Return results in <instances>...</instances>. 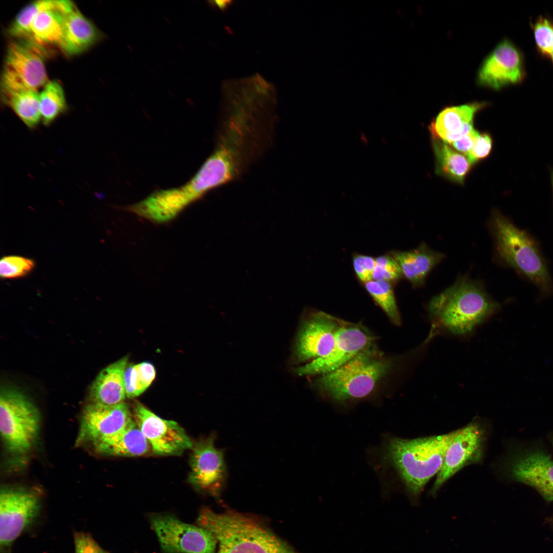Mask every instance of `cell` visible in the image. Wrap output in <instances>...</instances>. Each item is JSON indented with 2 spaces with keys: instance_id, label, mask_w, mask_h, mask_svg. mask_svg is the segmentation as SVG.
Returning a JSON list of instances; mask_svg holds the SVG:
<instances>
[{
  "instance_id": "6da1fadb",
  "label": "cell",
  "mask_w": 553,
  "mask_h": 553,
  "mask_svg": "<svg viewBox=\"0 0 553 553\" xmlns=\"http://www.w3.org/2000/svg\"><path fill=\"white\" fill-rule=\"evenodd\" d=\"M196 524L210 531L219 548L217 553H298L258 517L227 510L216 513L202 508Z\"/></svg>"
},
{
  "instance_id": "7a4b0ae2",
  "label": "cell",
  "mask_w": 553,
  "mask_h": 553,
  "mask_svg": "<svg viewBox=\"0 0 553 553\" xmlns=\"http://www.w3.org/2000/svg\"><path fill=\"white\" fill-rule=\"evenodd\" d=\"M500 308L479 283L465 277L434 296L428 305L432 326L452 334L472 332Z\"/></svg>"
},
{
  "instance_id": "3957f363",
  "label": "cell",
  "mask_w": 553,
  "mask_h": 553,
  "mask_svg": "<svg viewBox=\"0 0 553 553\" xmlns=\"http://www.w3.org/2000/svg\"><path fill=\"white\" fill-rule=\"evenodd\" d=\"M458 431L412 439L394 438L389 442L388 458L412 496L418 497L430 479L439 473Z\"/></svg>"
},
{
  "instance_id": "277c9868",
  "label": "cell",
  "mask_w": 553,
  "mask_h": 553,
  "mask_svg": "<svg viewBox=\"0 0 553 553\" xmlns=\"http://www.w3.org/2000/svg\"><path fill=\"white\" fill-rule=\"evenodd\" d=\"M393 365L392 360L383 356L374 345L340 368L321 375L314 385L337 401L363 398L374 390Z\"/></svg>"
},
{
  "instance_id": "5b68a950",
  "label": "cell",
  "mask_w": 553,
  "mask_h": 553,
  "mask_svg": "<svg viewBox=\"0 0 553 553\" xmlns=\"http://www.w3.org/2000/svg\"><path fill=\"white\" fill-rule=\"evenodd\" d=\"M491 223L501 260L528 279L543 292H551L552 283L548 270L535 241L499 212L494 214Z\"/></svg>"
},
{
  "instance_id": "8992f818",
  "label": "cell",
  "mask_w": 553,
  "mask_h": 553,
  "mask_svg": "<svg viewBox=\"0 0 553 553\" xmlns=\"http://www.w3.org/2000/svg\"><path fill=\"white\" fill-rule=\"evenodd\" d=\"M40 415L35 406L20 391L1 389L0 431L7 449L15 454L30 451L37 438Z\"/></svg>"
},
{
  "instance_id": "52a82bcc",
  "label": "cell",
  "mask_w": 553,
  "mask_h": 553,
  "mask_svg": "<svg viewBox=\"0 0 553 553\" xmlns=\"http://www.w3.org/2000/svg\"><path fill=\"white\" fill-rule=\"evenodd\" d=\"M46 47L30 38L12 39L5 55L1 87L38 90L48 82Z\"/></svg>"
},
{
  "instance_id": "ba28073f",
  "label": "cell",
  "mask_w": 553,
  "mask_h": 553,
  "mask_svg": "<svg viewBox=\"0 0 553 553\" xmlns=\"http://www.w3.org/2000/svg\"><path fill=\"white\" fill-rule=\"evenodd\" d=\"M148 521L163 553H215L217 541L205 528L170 514L152 513Z\"/></svg>"
},
{
  "instance_id": "9c48e42d",
  "label": "cell",
  "mask_w": 553,
  "mask_h": 553,
  "mask_svg": "<svg viewBox=\"0 0 553 553\" xmlns=\"http://www.w3.org/2000/svg\"><path fill=\"white\" fill-rule=\"evenodd\" d=\"M211 435L194 443L188 482L198 491L219 498L227 477L224 451L215 445Z\"/></svg>"
},
{
  "instance_id": "30bf717a",
  "label": "cell",
  "mask_w": 553,
  "mask_h": 553,
  "mask_svg": "<svg viewBox=\"0 0 553 553\" xmlns=\"http://www.w3.org/2000/svg\"><path fill=\"white\" fill-rule=\"evenodd\" d=\"M374 342V336L363 325L344 321L331 351L323 357L296 368L295 373L299 375L329 373L373 346Z\"/></svg>"
},
{
  "instance_id": "8fae6325",
  "label": "cell",
  "mask_w": 553,
  "mask_h": 553,
  "mask_svg": "<svg viewBox=\"0 0 553 553\" xmlns=\"http://www.w3.org/2000/svg\"><path fill=\"white\" fill-rule=\"evenodd\" d=\"M133 414L155 454L177 455L192 449L194 442L177 422L162 419L139 401L134 402Z\"/></svg>"
},
{
  "instance_id": "7c38bea8",
  "label": "cell",
  "mask_w": 553,
  "mask_h": 553,
  "mask_svg": "<svg viewBox=\"0 0 553 553\" xmlns=\"http://www.w3.org/2000/svg\"><path fill=\"white\" fill-rule=\"evenodd\" d=\"M39 500L32 492L5 488L0 494V545L8 547L34 521Z\"/></svg>"
},
{
  "instance_id": "4fadbf2b",
  "label": "cell",
  "mask_w": 553,
  "mask_h": 553,
  "mask_svg": "<svg viewBox=\"0 0 553 553\" xmlns=\"http://www.w3.org/2000/svg\"><path fill=\"white\" fill-rule=\"evenodd\" d=\"M132 419L124 402L114 406L89 402L82 411L76 443L91 442L95 446L120 432Z\"/></svg>"
},
{
  "instance_id": "5bb4252c",
  "label": "cell",
  "mask_w": 553,
  "mask_h": 553,
  "mask_svg": "<svg viewBox=\"0 0 553 553\" xmlns=\"http://www.w3.org/2000/svg\"><path fill=\"white\" fill-rule=\"evenodd\" d=\"M484 440L483 429L478 422H471L459 429L445 453L442 465L431 491L432 495L461 469L479 462L483 455Z\"/></svg>"
},
{
  "instance_id": "9a60e30c",
  "label": "cell",
  "mask_w": 553,
  "mask_h": 553,
  "mask_svg": "<svg viewBox=\"0 0 553 553\" xmlns=\"http://www.w3.org/2000/svg\"><path fill=\"white\" fill-rule=\"evenodd\" d=\"M524 75L520 52L511 41L504 39L484 59L476 81L480 86L499 90L521 81Z\"/></svg>"
},
{
  "instance_id": "2e32d148",
  "label": "cell",
  "mask_w": 553,
  "mask_h": 553,
  "mask_svg": "<svg viewBox=\"0 0 553 553\" xmlns=\"http://www.w3.org/2000/svg\"><path fill=\"white\" fill-rule=\"evenodd\" d=\"M344 321L323 311L314 312L303 325L295 347L300 362L316 359L332 350Z\"/></svg>"
},
{
  "instance_id": "e0dca14e",
  "label": "cell",
  "mask_w": 553,
  "mask_h": 553,
  "mask_svg": "<svg viewBox=\"0 0 553 553\" xmlns=\"http://www.w3.org/2000/svg\"><path fill=\"white\" fill-rule=\"evenodd\" d=\"M511 478L534 488L547 502L553 501V460L544 451L524 450L509 459Z\"/></svg>"
},
{
  "instance_id": "ac0fdd59",
  "label": "cell",
  "mask_w": 553,
  "mask_h": 553,
  "mask_svg": "<svg viewBox=\"0 0 553 553\" xmlns=\"http://www.w3.org/2000/svg\"><path fill=\"white\" fill-rule=\"evenodd\" d=\"M487 105L486 102L475 101L444 108L430 125L432 136L450 145L474 128L475 115Z\"/></svg>"
},
{
  "instance_id": "d6986e66",
  "label": "cell",
  "mask_w": 553,
  "mask_h": 553,
  "mask_svg": "<svg viewBox=\"0 0 553 553\" xmlns=\"http://www.w3.org/2000/svg\"><path fill=\"white\" fill-rule=\"evenodd\" d=\"M127 363L128 356H124L99 372L89 390L90 402L114 406L124 402V373Z\"/></svg>"
},
{
  "instance_id": "ffe728a7",
  "label": "cell",
  "mask_w": 553,
  "mask_h": 553,
  "mask_svg": "<svg viewBox=\"0 0 553 553\" xmlns=\"http://www.w3.org/2000/svg\"><path fill=\"white\" fill-rule=\"evenodd\" d=\"M100 37L94 24L75 7L65 15L63 35L59 45L68 55H75L90 48Z\"/></svg>"
},
{
  "instance_id": "44dd1931",
  "label": "cell",
  "mask_w": 553,
  "mask_h": 553,
  "mask_svg": "<svg viewBox=\"0 0 553 553\" xmlns=\"http://www.w3.org/2000/svg\"><path fill=\"white\" fill-rule=\"evenodd\" d=\"M73 6L70 1L58 0L55 7L39 12L31 24L29 38L45 47L59 46L63 35L65 15Z\"/></svg>"
},
{
  "instance_id": "7402d4cb",
  "label": "cell",
  "mask_w": 553,
  "mask_h": 553,
  "mask_svg": "<svg viewBox=\"0 0 553 553\" xmlns=\"http://www.w3.org/2000/svg\"><path fill=\"white\" fill-rule=\"evenodd\" d=\"M391 255L399 265L402 276L414 286H421L430 271L444 258L442 253L424 243L414 250L394 251Z\"/></svg>"
},
{
  "instance_id": "603a6c76",
  "label": "cell",
  "mask_w": 553,
  "mask_h": 553,
  "mask_svg": "<svg viewBox=\"0 0 553 553\" xmlns=\"http://www.w3.org/2000/svg\"><path fill=\"white\" fill-rule=\"evenodd\" d=\"M95 447L102 454L122 457L143 456L152 450L149 442L133 419L120 432Z\"/></svg>"
},
{
  "instance_id": "cb8c5ba5",
  "label": "cell",
  "mask_w": 553,
  "mask_h": 553,
  "mask_svg": "<svg viewBox=\"0 0 553 553\" xmlns=\"http://www.w3.org/2000/svg\"><path fill=\"white\" fill-rule=\"evenodd\" d=\"M432 137L436 173L451 181L463 184L472 167L468 159L448 143Z\"/></svg>"
},
{
  "instance_id": "d4e9b609",
  "label": "cell",
  "mask_w": 553,
  "mask_h": 553,
  "mask_svg": "<svg viewBox=\"0 0 553 553\" xmlns=\"http://www.w3.org/2000/svg\"><path fill=\"white\" fill-rule=\"evenodd\" d=\"M2 99L29 129H34L41 120L39 93L26 88L1 87Z\"/></svg>"
},
{
  "instance_id": "484cf974",
  "label": "cell",
  "mask_w": 553,
  "mask_h": 553,
  "mask_svg": "<svg viewBox=\"0 0 553 553\" xmlns=\"http://www.w3.org/2000/svg\"><path fill=\"white\" fill-rule=\"evenodd\" d=\"M63 89L57 80L48 81L39 93L41 120L49 125L67 110Z\"/></svg>"
},
{
  "instance_id": "4316f807",
  "label": "cell",
  "mask_w": 553,
  "mask_h": 553,
  "mask_svg": "<svg viewBox=\"0 0 553 553\" xmlns=\"http://www.w3.org/2000/svg\"><path fill=\"white\" fill-rule=\"evenodd\" d=\"M365 287L373 300L381 307L392 323L401 324L400 315L396 304L391 283L371 280L365 283Z\"/></svg>"
},
{
  "instance_id": "83f0119b",
  "label": "cell",
  "mask_w": 553,
  "mask_h": 553,
  "mask_svg": "<svg viewBox=\"0 0 553 553\" xmlns=\"http://www.w3.org/2000/svg\"><path fill=\"white\" fill-rule=\"evenodd\" d=\"M58 0L33 2L25 6L17 13L8 29L12 39L29 38L30 29L35 16L40 11L55 7Z\"/></svg>"
},
{
  "instance_id": "f1b7e54d",
  "label": "cell",
  "mask_w": 553,
  "mask_h": 553,
  "mask_svg": "<svg viewBox=\"0 0 553 553\" xmlns=\"http://www.w3.org/2000/svg\"><path fill=\"white\" fill-rule=\"evenodd\" d=\"M34 266L31 259L18 256H6L0 261V275L4 279L18 278L28 274Z\"/></svg>"
},
{
  "instance_id": "f546056e",
  "label": "cell",
  "mask_w": 553,
  "mask_h": 553,
  "mask_svg": "<svg viewBox=\"0 0 553 553\" xmlns=\"http://www.w3.org/2000/svg\"><path fill=\"white\" fill-rule=\"evenodd\" d=\"M402 276L399 265L391 255L380 256L375 259L372 280L391 283L397 281Z\"/></svg>"
},
{
  "instance_id": "4dcf8cb0",
  "label": "cell",
  "mask_w": 553,
  "mask_h": 553,
  "mask_svg": "<svg viewBox=\"0 0 553 553\" xmlns=\"http://www.w3.org/2000/svg\"><path fill=\"white\" fill-rule=\"evenodd\" d=\"M533 32L537 47L541 53L549 56L553 47V23L540 17L533 25Z\"/></svg>"
},
{
  "instance_id": "1f68e13d",
  "label": "cell",
  "mask_w": 553,
  "mask_h": 553,
  "mask_svg": "<svg viewBox=\"0 0 553 553\" xmlns=\"http://www.w3.org/2000/svg\"><path fill=\"white\" fill-rule=\"evenodd\" d=\"M493 146L492 138L488 133H479L473 146L466 156L472 165L486 158L491 153Z\"/></svg>"
},
{
  "instance_id": "d6a6232c",
  "label": "cell",
  "mask_w": 553,
  "mask_h": 553,
  "mask_svg": "<svg viewBox=\"0 0 553 553\" xmlns=\"http://www.w3.org/2000/svg\"><path fill=\"white\" fill-rule=\"evenodd\" d=\"M354 271L357 278L363 282L372 280L375 267V259L368 256L356 254L353 258Z\"/></svg>"
},
{
  "instance_id": "836d02e7",
  "label": "cell",
  "mask_w": 553,
  "mask_h": 553,
  "mask_svg": "<svg viewBox=\"0 0 553 553\" xmlns=\"http://www.w3.org/2000/svg\"><path fill=\"white\" fill-rule=\"evenodd\" d=\"M74 553H109L103 549L88 533L74 534Z\"/></svg>"
},
{
  "instance_id": "e575fe53",
  "label": "cell",
  "mask_w": 553,
  "mask_h": 553,
  "mask_svg": "<svg viewBox=\"0 0 553 553\" xmlns=\"http://www.w3.org/2000/svg\"><path fill=\"white\" fill-rule=\"evenodd\" d=\"M136 381L138 394L140 395L151 385L156 377V370L151 363L144 361L135 364Z\"/></svg>"
},
{
  "instance_id": "d590c367",
  "label": "cell",
  "mask_w": 553,
  "mask_h": 553,
  "mask_svg": "<svg viewBox=\"0 0 553 553\" xmlns=\"http://www.w3.org/2000/svg\"><path fill=\"white\" fill-rule=\"evenodd\" d=\"M479 132L474 128L453 142L450 145L457 152L466 157L471 150L474 140Z\"/></svg>"
},
{
  "instance_id": "8d00e7d4",
  "label": "cell",
  "mask_w": 553,
  "mask_h": 553,
  "mask_svg": "<svg viewBox=\"0 0 553 553\" xmlns=\"http://www.w3.org/2000/svg\"><path fill=\"white\" fill-rule=\"evenodd\" d=\"M232 1L229 0L211 1L209 3L212 7L218 8L222 12L226 11L232 4Z\"/></svg>"
},
{
  "instance_id": "74e56055",
  "label": "cell",
  "mask_w": 553,
  "mask_h": 553,
  "mask_svg": "<svg viewBox=\"0 0 553 553\" xmlns=\"http://www.w3.org/2000/svg\"><path fill=\"white\" fill-rule=\"evenodd\" d=\"M549 57H550V58H551V60L552 61V63H553V47H552V48L551 49V52H550V55H549Z\"/></svg>"
},
{
  "instance_id": "f35d334b",
  "label": "cell",
  "mask_w": 553,
  "mask_h": 553,
  "mask_svg": "<svg viewBox=\"0 0 553 553\" xmlns=\"http://www.w3.org/2000/svg\"><path fill=\"white\" fill-rule=\"evenodd\" d=\"M551 183H552V190H553V170H552L551 172Z\"/></svg>"
},
{
  "instance_id": "ab89813d",
  "label": "cell",
  "mask_w": 553,
  "mask_h": 553,
  "mask_svg": "<svg viewBox=\"0 0 553 553\" xmlns=\"http://www.w3.org/2000/svg\"><path fill=\"white\" fill-rule=\"evenodd\" d=\"M552 445H553V440H552Z\"/></svg>"
}]
</instances>
